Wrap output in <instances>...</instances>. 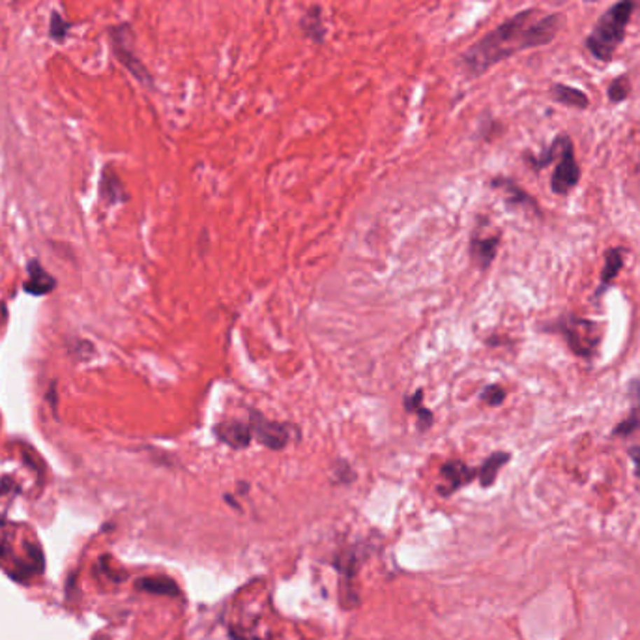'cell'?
I'll return each instance as SVG.
<instances>
[{"instance_id": "obj_1", "label": "cell", "mask_w": 640, "mask_h": 640, "mask_svg": "<svg viewBox=\"0 0 640 640\" xmlns=\"http://www.w3.org/2000/svg\"><path fill=\"white\" fill-rule=\"evenodd\" d=\"M564 18L560 13L541 15L539 10H524L498 25L461 57V66L468 75L478 77L506 58L534 47L547 46L560 32Z\"/></svg>"}, {"instance_id": "obj_2", "label": "cell", "mask_w": 640, "mask_h": 640, "mask_svg": "<svg viewBox=\"0 0 640 640\" xmlns=\"http://www.w3.org/2000/svg\"><path fill=\"white\" fill-rule=\"evenodd\" d=\"M639 0H620L614 6L608 8L603 18L595 23L594 30L586 38L588 51L599 60H611L622 46L625 38V29L631 21L634 8Z\"/></svg>"}, {"instance_id": "obj_3", "label": "cell", "mask_w": 640, "mask_h": 640, "mask_svg": "<svg viewBox=\"0 0 640 640\" xmlns=\"http://www.w3.org/2000/svg\"><path fill=\"white\" fill-rule=\"evenodd\" d=\"M552 330L560 332L566 338L569 349L578 356H592L599 345V332L597 324L592 320L578 319V316H564L558 320Z\"/></svg>"}, {"instance_id": "obj_4", "label": "cell", "mask_w": 640, "mask_h": 640, "mask_svg": "<svg viewBox=\"0 0 640 640\" xmlns=\"http://www.w3.org/2000/svg\"><path fill=\"white\" fill-rule=\"evenodd\" d=\"M111 40H113L115 55L118 57V60L126 66L127 71H130L135 79L144 83V85H152V77H150L148 69L144 68V64L139 60L135 51H133V36L130 27L122 25V27H116V29L111 30Z\"/></svg>"}, {"instance_id": "obj_5", "label": "cell", "mask_w": 640, "mask_h": 640, "mask_svg": "<svg viewBox=\"0 0 640 640\" xmlns=\"http://www.w3.org/2000/svg\"><path fill=\"white\" fill-rule=\"evenodd\" d=\"M249 423H251L253 436H257V440L270 450H283L291 442V429L285 423L270 422L257 412H251Z\"/></svg>"}, {"instance_id": "obj_6", "label": "cell", "mask_w": 640, "mask_h": 640, "mask_svg": "<svg viewBox=\"0 0 640 640\" xmlns=\"http://www.w3.org/2000/svg\"><path fill=\"white\" fill-rule=\"evenodd\" d=\"M578 178H580V169H578L575 154H573V144L569 141L562 152L555 174L550 178V189L558 195H566L577 186Z\"/></svg>"}, {"instance_id": "obj_7", "label": "cell", "mask_w": 640, "mask_h": 640, "mask_svg": "<svg viewBox=\"0 0 640 640\" xmlns=\"http://www.w3.org/2000/svg\"><path fill=\"white\" fill-rule=\"evenodd\" d=\"M216 435H218L219 440L223 442V444H227V446L235 447V450H244V447H247L251 444V423L238 422V419L223 422L216 427Z\"/></svg>"}, {"instance_id": "obj_8", "label": "cell", "mask_w": 640, "mask_h": 640, "mask_svg": "<svg viewBox=\"0 0 640 640\" xmlns=\"http://www.w3.org/2000/svg\"><path fill=\"white\" fill-rule=\"evenodd\" d=\"M440 474L447 485L442 489V494H450V492L457 491L459 487L466 485L468 481L474 480L475 472L461 461H450L442 466Z\"/></svg>"}, {"instance_id": "obj_9", "label": "cell", "mask_w": 640, "mask_h": 640, "mask_svg": "<svg viewBox=\"0 0 640 640\" xmlns=\"http://www.w3.org/2000/svg\"><path fill=\"white\" fill-rule=\"evenodd\" d=\"M55 285H57L55 279L36 260L29 264V281L25 283V291L34 294V296H40V294L51 292Z\"/></svg>"}, {"instance_id": "obj_10", "label": "cell", "mask_w": 640, "mask_h": 640, "mask_svg": "<svg viewBox=\"0 0 640 640\" xmlns=\"http://www.w3.org/2000/svg\"><path fill=\"white\" fill-rule=\"evenodd\" d=\"M629 395H631V399H633V410H631V416L627 419H623L620 425L614 431V435L616 436H627L634 431H640V382H631L629 386Z\"/></svg>"}, {"instance_id": "obj_11", "label": "cell", "mask_w": 640, "mask_h": 640, "mask_svg": "<svg viewBox=\"0 0 640 640\" xmlns=\"http://www.w3.org/2000/svg\"><path fill=\"white\" fill-rule=\"evenodd\" d=\"M550 94H552V97H555L556 102L564 103V105H569V107H575V109H586L590 103L588 96H586L584 92L567 85H555L552 86V90H550Z\"/></svg>"}, {"instance_id": "obj_12", "label": "cell", "mask_w": 640, "mask_h": 640, "mask_svg": "<svg viewBox=\"0 0 640 640\" xmlns=\"http://www.w3.org/2000/svg\"><path fill=\"white\" fill-rule=\"evenodd\" d=\"M496 249L498 238H475V240H472V246H470L472 258L480 264L481 268H487L492 263V258L496 255Z\"/></svg>"}, {"instance_id": "obj_13", "label": "cell", "mask_w": 640, "mask_h": 640, "mask_svg": "<svg viewBox=\"0 0 640 640\" xmlns=\"http://www.w3.org/2000/svg\"><path fill=\"white\" fill-rule=\"evenodd\" d=\"M302 27L303 32L307 34V38H311V40L316 41V43H320V41L324 40L326 29H324V23H322V12H320V8H309L302 19Z\"/></svg>"}, {"instance_id": "obj_14", "label": "cell", "mask_w": 640, "mask_h": 640, "mask_svg": "<svg viewBox=\"0 0 640 640\" xmlns=\"http://www.w3.org/2000/svg\"><path fill=\"white\" fill-rule=\"evenodd\" d=\"M508 461H509V453H506V452L492 453L491 457L487 459L485 463H483V466H481V470H480L481 485L491 487L492 483H494V480H496L498 470L502 468L503 464L508 463Z\"/></svg>"}, {"instance_id": "obj_15", "label": "cell", "mask_w": 640, "mask_h": 640, "mask_svg": "<svg viewBox=\"0 0 640 640\" xmlns=\"http://www.w3.org/2000/svg\"><path fill=\"white\" fill-rule=\"evenodd\" d=\"M623 255H625V249H622V247H614L611 251H606L605 266H603V274H601V283H603V285H601V291H603L611 281H614L618 272L622 270Z\"/></svg>"}, {"instance_id": "obj_16", "label": "cell", "mask_w": 640, "mask_h": 640, "mask_svg": "<svg viewBox=\"0 0 640 640\" xmlns=\"http://www.w3.org/2000/svg\"><path fill=\"white\" fill-rule=\"evenodd\" d=\"M137 588L152 592V594H165L174 595L178 594V588L169 578H139Z\"/></svg>"}, {"instance_id": "obj_17", "label": "cell", "mask_w": 640, "mask_h": 640, "mask_svg": "<svg viewBox=\"0 0 640 640\" xmlns=\"http://www.w3.org/2000/svg\"><path fill=\"white\" fill-rule=\"evenodd\" d=\"M405 406H406V410L414 412V414L419 416V423H422V427H429L431 422H433V414H431V410H427V408L423 406V397H422V391H419V389H417L416 394L412 395V397H406Z\"/></svg>"}, {"instance_id": "obj_18", "label": "cell", "mask_w": 640, "mask_h": 640, "mask_svg": "<svg viewBox=\"0 0 640 640\" xmlns=\"http://www.w3.org/2000/svg\"><path fill=\"white\" fill-rule=\"evenodd\" d=\"M629 94V79L625 75L622 77H618V79L612 81V85L608 86V99L614 103L623 102Z\"/></svg>"}, {"instance_id": "obj_19", "label": "cell", "mask_w": 640, "mask_h": 640, "mask_svg": "<svg viewBox=\"0 0 640 640\" xmlns=\"http://www.w3.org/2000/svg\"><path fill=\"white\" fill-rule=\"evenodd\" d=\"M69 30V23H66L62 19V15L58 12H55L51 15V25H49V34H51L53 40L62 41L66 38Z\"/></svg>"}, {"instance_id": "obj_20", "label": "cell", "mask_w": 640, "mask_h": 640, "mask_svg": "<svg viewBox=\"0 0 640 640\" xmlns=\"http://www.w3.org/2000/svg\"><path fill=\"white\" fill-rule=\"evenodd\" d=\"M102 193H105V197H107V193H111L109 195V202H115V200L118 199V195H116V193H120V182L116 180V176L113 174V172L107 171L105 174H103V178H102Z\"/></svg>"}, {"instance_id": "obj_21", "label": "cell", "mask_w": 640, "mask_h": 640, "mask_svg": "<svg viewBox=\"0 0 640 640\" xmlns=\"http://www.w3.org/2000/svg\"><path fill=\"white\" fill-rule=\"evenodd\" d=\"M481 399L485 401L489 406H498V405H502L503 399H506V391H503L502 386H498V384H491V386H487V388L483 389Z\"/></svg>"}, {"instance_id": "obj_22", "label": "cell", "mask_w": 640, "mask_h": 640, "mask_svg": "<svg viewBox=\"0 0 640 640\" xmlns=\"http://www.w3.org/2000/svg\"><path fill=\"white\" fill-rule=\"evenodd\" d=\"M629 455H631V459H633L634 472H636V475L640 478V446L631 447V450H629Z\"/></svg>"}, {"instance_id": "obj_23", "label": "cell", "mask_w": 640, "mask_h": 640, "mask_svg": "<svg viewBox=\"0 0 640 640\" xmlns=\"http://www.w3.org/2000/svg\"><path fill=\"white\" fill-rule=\"evenodd\" d=\"M49 401H51V406L53 408H57V403H55V401H57V394H55V384H51V388H49Z\"/></svg>"}, {"instance_id": "obj_24", "label": "cell", "mask_w": 640, "mask_h": 640, "mask_svg": "<svg viewBox=\"0 0 640 640\" xmlns=\"http://www.w3.org/2000/svg\"><path fill=\"white\" fill-rule=\"evenodd\" d=\"M12 483H10V481L8 480H4L2 481V483H0V494H6L8 491H10V489H12Z\"/></svg>"}, {"instance_id": "obj_25", "label": "cell", "mask_w": 640, "mask_h": 640, "mask_svg": "<svg viewBox=\"0 0 640 640\" xmlns=\"http://www.w3.org/2000/svg\"><path fill=\"white\" fill-rule=\"evenodd\" d=\"M588 2H594V0H588Z\"/></svg>"}]
</instances>
